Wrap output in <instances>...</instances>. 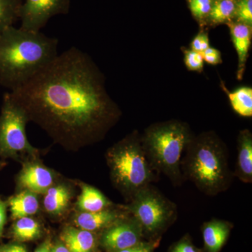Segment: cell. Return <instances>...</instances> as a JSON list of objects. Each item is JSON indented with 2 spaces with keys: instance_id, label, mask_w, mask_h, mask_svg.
Instances as JSON below:
<instances>
[{
  "instance_id": "cell-31",
  "label": "cell",
  "mask_w": 252,
  "mask_h": 252,
  "mask_svg": "<svg viewBox=\"0 0 252 252\" xmlns=\"http://www.w3.org/2000/svg\"><path fill=\"white\" fill-rule=\"evenodd\" d=\"M0 252H28L26 247L18 243L0 245Z\"/></svg>"
},
{
  "instance_id": "cell-15",
  "label": "cell",
  "mask_w": 252,
  "mask_h": 252,
  "mask_svg": "<svg viewBox=\"0 0 252 252\" xmlns=\"http://www.w3.org/2000/svg\"><path fill=\"white\" fill-rule=\"evenodd\" d=\"M73 196V190L64 183L54 184L44 194L43 207L48 215L59 217L67 210Z\"/></svg>"
},
{
  "instance_id": "cell-28",
  "label": "cell",
  "mask_w": 252,
  "mask_h": 252,
  "mask_svg": "<svg viewBox=\"0 0 252 252\" xmlns=\"http://www.w3.org/2000/svg\"><path fill=\"white\" fill-rule=\"evenodd\" d=\"M158 244L159 240L149 242L142 241L132 248L113 252H154V250L158 246Z\"/></svg>"
},
{
  "instance_id": "cell-19",
  "label": "cell",
  "mask_w": 252,
  "mask_h": 252,
  "mask_svg": "<svg viewBox=\"0 0 252 252\" xmlns=\"http://www.w3.org/2000/svg\"><path fill=\"white\" fill-rule=\"evenodd\" d=\"M223 86V84H221ZM232 109L243 117H252V89L249 86H242L230 92L223 86Z\"/></svg>"
},
{
  "instance_id": "cell-25",
  "label": "cell",
  "mask_w": 252,
  "mask_h": 252,
  "mask_svg": "<svg viewBox=\"0 0 252 252\" xmlns=\"http://www.w3.org/2000/svg\"><path fill=\"white\" fill-rule=\"evenodd\" d=\"M185 63L186 67L190 71L201 72L204 69V60L201 53L197 52L192 49H185Z\"/></svg>"
},
{
  "instance_id": "cell-21",
  "label": "cell",
  "mask_w": 252,
  "mask_h": 252,
  "mask_svg": "<svg viewBox=\"0 0 252 252\" xmlns=\"http://www.w3.org/2000/svg\"><path fill=\"white\" fill-rule=\"evenodd\" d=\"M236 0H215L206 23L217 26L234 21Z\"/></svg>"
},
{
  "instance_id": "cell-8",
  "label": "cell",
  "mask_w": 252,
  "mask_h": 252,
  "mask_svg": "<svg viewBox=\"0 0 252 252\" xmlns=\"http://www.w3.org/2000/svg\"><path fill=\"white\" fill-rule=\"evenodd\" d=\"M71 0H26L21 5V28L38 32L50 19L57 15L67 14Z\"/></svg>"
},
{
  "instance_id": "cell-17",
  "label": "cell",
  "mask_w": 252,
  "mask_h": 252,
  "mask_svg": "<svg viewBox=\"0 0 252 252\" xmlns=\"http://www.w3.org/2000/svg\"><path fill=\"white\" fill-rule=\"evenodd\" d=\"M6 202L14 220L33 216L39 210V195L29 190H19Z\"/></svg>"
},
{
  "instance_id": "cell-30",
  "label": "cell",
  "mask_w": 252,
  "mask_h": 252,
  "mask_svg": "<svg viewBox=\"0 0 252 252\" xmlns=\"http://www.w3.org/2000/svg\"><path fill=\"white\" fill-rule=\"evenodd\" d=\"M7 202L0 198V238L2 237L5 224L7 220Z\"/></svg>"
},
{
  "instance_id": "cell-32",
  "label": "cell",
  "mask_w": 252,
  "mask_h": 252,
  "mask_svg": "<svg viewBox=\"0 0 252 252\" xmlns=\"http://www.w3.org/2000/svg\"><path fill=\"white\" fill-rule=\"evenodd\" d=\"M53 244L49 238L46 239L42 243L36 248L34 252H51Z\"/></svg>"
},
{
  "instance_id": "cell-22",
  "label": "cell",
  "mask_w": 252,
  "mask_h": 252,
  "mask_svg": "<svg viewBox=\"0 0 252 252\" xmlns=\"http://www.w3.org/2000/svg\"><path fill=\"white\" fill-rule=\"evenodd\" d=\"M21 5V0H0V32L19 19Z\"/></svg>"
},
{
  "instance_id": "cell-4",
  "label": "cell",
  "mask_w": 252,
  "mask_h": 252,
  "mask_svg": "<svg viewBox=\"0 0 252 252\" xmlns=\"http://www.w3.org/2000/svg\"><path fill=\"white\" fill-rule=\"evenodd\" d=\"M193 137L188 124L178 120L156 123L141 135L142 148L152 169L157 175L166 176L174 187L185 182L181 162Z\"/></svg>"
},
{
  "instance_id": "cell-7",
  "label": "cell",
  "mask_w": 252,
  "mask_h": 252,
  "mask_svg": "<svg viewBox=\"0 0 252 252\" xmlns=\"http://www.w3.org/2000/svg\"><path fill=\"white\" fill-rule=\"evenodd\" d=\"M142 227L143 235L155 237L177 220V205L154 187L141 189L125 205Z\"/></svg>"
},
{
  "instance_id": "cell-26",
  "label": "cell",
  "mask_w": 252,
  "mask_h": 252,
  "mask_svg": "<svg viewBox=\"0 0 252 252\" xmlns=\"http://www.w3.org/2000/svg\"><path fill=\"white\" fill-rule=\"evenodd\" d=\"M210 46V38L207 32L201 31L196 34L191 42H190V49L199 53H203Z\"/></svg>"
},
{
  "instance_id": "cell-14",
  "label": "cell",
  "mask_w": 252,
  "mask_h": 252,
  "mask_svg": "<svg viewBox=\"0 0 252 252\" xmlns=\"http://www.w3.org/2000/svg\"><path fill=\"white\" fill-rule=\"evenodd\" d=\"M233 224L228 220L212 219L202 226L205 252H220L226 243Z\"/></svg>"
},
{
  "instance_id": "cell-20",
  "label": "cell",
  "mask_w": 252,
  "mask_h": 252,
  "mask_svg": "<svg viewBox=\"0 0 252 252\" xmlns=\"http://www.w3.org/2000/svg\"><path fill=\"white\" fill-rule=\"evenodd\" d=\"M11 233L18 242L32 241L40 238L41 225L32 217H22L15 220Z\"/></svg>"
},
{
  "instance_id": "cell-27",
  "label": "cell",
  "mask_w": 252,
  "mask_h": 252,
  "mask_svg": "<svg viewBox=\"0 0 252 252\" xmlns=\"http://www.w3.org/2000/svg\"><path fill=\"white\" fill-rule=\"evenodd\" d=\"M201 54L204 62L207 63V64L217 65V64H221L222 61H223L220 51L212 46H210L208 49L205 50Z\"/></svg>"
},
{
  "instance_id": "cell-23",
  "label": "cell",
  "mask_w": 252,
  "mask_h": 252,
  "mask_svg": "<svg viewBox=\"0 0 252 252\" xmlns=\"http://www.w3.org/2000/svg\"><path fill=\"white\" fill-rule=\"evenodd\" d=\"M215 0H187L192 16L201 24L206 23Z\"/></svg>"
},
{
  "instance_id": "cell-9",
  "label": "cell",
  "mask_w": 252,
  "mask_h": 252,
  "mask_svg": "<svg viewBox=\"0 0 252 252\" xmlns=\"http://www.w3.org/2000/svg\"><path fill=\"white\" fill-rule=\"evenodd\" d=\"M143 235L140 223L130 215L102 230L99 242L108 252L120 251L142 243Z\"/></svg>"
},
{
  "instance_id": "cell-3",
  "label": "cell",
  "mask_w": 252,
  "mask_h": 252,
  "mask_svg": "<svg viewBox=\"0 0 252 252\" xmlns=\"http://www.w3.org/2000/svg\"><path fill=\"white\" fill-rule=\"evenodd\" d=\"M185 152L181 162L185 180L208 196L229 189L234 175L229 166L228 147L215 132L194 135Z\"/></svg>"
},
{
  "instance_id": "cell-24",
  "label": "cell",
  "mask_w": 252,
  "mask_h": 252,
  "mask_svg": "<svg viewBox=\"0 0 252 252\" xmlns=\"http://www.w3.org/2000/svg\"><path fill=\"white\" fill-rule=\"evenodd\" d=\"M234 21L252 27V0H236Z\"/></svg>"
},
{
  "instance_id": "cell-10",
  "label": "cell",
  "mask_w": 252,
  "mask_h": 252,
  "mask_svg": "<svg viewBox=\"0 0 252 252\" xmlns=\"http://www.w3.org/2000/svg\"><path fill=\"white\" fill-rule=\"evenodd\" d=\"M22 163L21 170L16 178L18 191L26 190L38 195H44L50 187L56 183L57 173L44 165L38 158Z\"/></svg>"
},
{
  "instance_id": "cell-5",
  "label": "cell",
  "mask_w": 252,
  "mask_h": 252,
  "mask_svg": "<svg viewBox=\"0 0 252 252\" xmlns=\"http://www.w3.org/2000/svg\"><path fill=\"white\" fill-rule=\"evenodd\" d=\"M105 157L113 186L128 201L141 189L158 179L146 157L137 130L107 149Z\"/></svg>"
},
{
  "instance_id": "cell-6",
  "label": "cell",
  "mask_w": 252,
  "mask_h": 252,
  "mask_svg": "<svg viewBox=\"0 0 252 252\" xmlns=\"http://www.w3.org/2000/svg\"><path fill=\"white\" fill-rule=\"evenodd\" d=\"M0 112V157L23 162L38 158L39 149L27 137V114L11 97L9 91L3 95Z\"/></svg>"
},
{
  "instance_id": "cell-2",
  "label": "cell",
  "mask_w": 252,
  "mask_h": 252,
  "mask_svg": "<svg viewBox=\"0 0 252 252\" xmlns=\"http://www.w3.org/2000/svg\"><path fill=\"white\" fill-rule=\"evenodd\" d=\"M59 39L14 26L0 32V86L16 90L59 55Z\"/></svg>"
},
{
  "instance_id": "cell-29",
  "label": "cell",
  "mask_w": 252,
  "mask_h": 252,
  "mask_svg": "<svg viewBox=\"0 0 252 252\" xmlns=\"http://www.w3.org/2000/svg\"><path fill=\"white\" fill-rule=\"evenodd\" d=\"M170 252H199L189 236L184 237L172 247Z\"/></svg>"
},
{
  "instance_id": "cell-13",
  "label": "cell",
  "mask_w": 252,
  "mask_h": 252,
  "mask_svg": "<svg viewBox=\"0 0 252 252\" xmlns=\"http://www.w3.org/2000/svg\"><path fill=\"white\" fill-rule=\"evenodd\" d=\"M236 165L234 177L245 184L252 183V134L248 129L240 130L237 140Z\"/></svg>"
},
{
  "instance_id": "cell-18",
  "label": "cell",
  "mask_w": 252,
  "mask_h": 252,
  "mask_svg": "<svg viewBox=\"0 0 252 252\" xmlns=\"http://www.w3.org/2000/svg\"><path fill=\"white\" fill-rule=\"evenodd\" d=\"M114 205H116L112 200H109L99 189L87 184H81V193L77 201V208L79 212L102 211Z\"/></svg>"
},
{
  "instance_id": "cell-12",
  "label": "cell",
  "mask_w": 252,
  "mask_h": 252,
  "mask_svg": "<svg viewBox=\"0 0 252 252\" xmlns=\"http://www.w3.org/2000/svg\"><path fill=\"white\" fill-rule=\"evenodd\" d=\"M226 25L229 28L230 36L238 56L237 79L241 80L245 73L252 44V27L236 21H231Z\"/></svg>"
},
{
  "instance_id": "cell-1",
  "label": "cell",
  "mask_w": 252,
  "mask_h": 252,
  "mask_svg": "<svg viewBox=\"0 0 252 252\" xmlns=\"http://www.w3.org/2000/svg\"><path fill=\"white\" fill-rule=\"evenodd\" d=\"M9 93L30 122L69 151L102 140L122 116L104 74L89 54L74 46Z\"/></svg>"
},
{
  "instance_id": "cell-16",
  "label": "cell",
  "mask_w": 252,
  "mask_h": 252,
  "mask_svg": "<svg viewBox=\"0 0 252 252\" xmlns=\"http://www.w3.org/2000/svg\"><path fill=\"white\" fill-rule=\"evenodd\" d=\"M60 238L70 252H94L97 247L94 233L77 227L63 228Z\"/></svg>"
},
{
  "instance_id": "cell-33",
  "label": "cell",
  "mask_w": 252,
  "mask_h": 252,
  "mask_svg": "<svg viewBox=\"0 0 252 252\" xmlns=\"http://www.w3.org/2000/svg\"><path fill=\"white\" fill-rule=\"evenodd\" d=\"M51 252H70L61 240L53 245Z\"/></svg>"
},
{
  "instance_id": "cell-11",
  "label": "cell",
  "mask_w": 252,
  "mask_h": 252,
  "mask_svg": "<svg viewBox=\"0 0 252 252\" xmlns=\"http://www.w3.org/2000/svg\"><path fill=\"white\" fill-rule=\"evenodd\" d=\"M129 215L130 214L126 210L125 205H114L102 211L79 212L74 217V223L77 228L94 233L102 231L117 220Z\"/></svg>"
},
{
  "instance_id": "cell-34",
  "label": "cell",
  "mask_w": 252,
  "mask_h": 252,
  "mask_svg": "<svg viewBox=\"0 0 252 252\" xmlns=\"http://www.w3.org/2000/svg\"><path fill=\"white\" fill-rule=\"evenodd\" d=\"M6 162L4 161V160H0V170H1L3 167L6 166Z\"/></svg>"
}]
</instances>
